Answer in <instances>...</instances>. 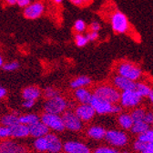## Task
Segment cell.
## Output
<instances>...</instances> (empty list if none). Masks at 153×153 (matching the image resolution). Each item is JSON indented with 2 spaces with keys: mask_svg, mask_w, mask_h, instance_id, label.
<instances>
[{
  "mask_svg": "<svg viewBox=\"0 0 153 153\" xmlns=\"http://www.w3.org/2000/svg\"><path fill=\"white\" fill-rule=\"evenodd\" d=\"M32 3V0H17L16 5L20 8H26Z\"/></svg>",
  "mask_w": 153,
  "mask_h": 153,
  "instance_id": "40",
  "label": "cell"
},
{
  "mask_svg": "<svg viewBox=\"0 0 153 153\" xmlns=\"http://www.w3.org/2000/svg\"><path fill=\"white\" fill-rule=\"evenodd\" d=\"M45 4L41 1L32 2L27 7L23 9V16L25 18L29 20H35L39 18L45 13Z\"/></svg>",
  "mask_w": 153,
  "mask_h": 153,
  "instance_id": "10",
  "label": "cell"
},
{
  "mask_svg": "<svg viewBox=\"0 0 153 153\" xmlns=\"http://www.w3.org/2000/svg\"><path fill=\"white\" fill-rule=\"evenodd\" d=\"M65 153H91V149L88 144L79 140H68L63 145Z\"/></svg>",
  "mask_w": 153,
  "mask_h": 153,
  "instance_id": "12",
  "label": "cell"
},
{
  "mask_svg": "<svg viewBox=\"0 0 153 153\" xmlns=\"http://www.w3.org/2000/svg\"><path fill=\"white\" fill-rule=\"evenodd\" d=\"M143 99L144 98L136 89L126 90L121 92L120 104L123 108L134 109L140 106Z\"/></svg>",
  "mask_w": 153,
  "mask_h": 153,
  "instance_id": "6",
  "label": "cell"
},
{
  "mask_svg": "<svg viewBox=\"0 0 153 153\" xmlns=\"http://www.w3.org/2000/svg\"><path fill=\"white\" fill-rule=\"evenodd\" d=\"M48 143V150L49 153H60L63 150L64 143L61 141L60 138L55 133H48L46 136Z\"/></svg>",
  "mask_w": 153,
  "mask_h": 153,
  "instance_id": "15",
  "label": "cell"
},
{
  "mask_svg": "<svg viewBox=\"0 0 153 153\" xmlns=\"http://www.w3.org/2000/svg\"><path fill=\"white\" fill-rule=\"evenodd\" d=\"M144 121L149 126L153 125V111L149 110L146 112L145 117H144Z\"/></svg>",
  "mask_w": 153,
  "mask_h": 153,
  "instance_id": "39",
  "label": "cell"
},
{
  "mask_svg": "<svg viewBox=\"0 0 153 153\" xmlns=\"http://www.w3.org/2000/svg\"><path fill=\"white\" fill-rule=\"evenodd\" d=\"M38 120H40V118L37 116L36 114H26V115H22V116H19V122L21 124L27 125V126H31L32 124L37 122Z\"/></svg>",
  "mask_w": 153,
  "mask_h": 153,
  "instance_id": "24",
  "label": "cell"
},
{
  "mask_svg": "<svg viewBox=\"0 0 153 153\" xmlns=\"http://www.w3.org/2000/svg\"><path fill=\"white\" fill-rule=\"evenodd\" d=\"M60 153H62V152H60ZM63 153H65V152H63Z\"/></svg>",
  "mask_w": 153,
  "mask_h": 153,
  "instance_id": "50",
  "label": "cell"
},
{
  "mask_svg": "<svg viewBox=\"0 0 153 153\" xmlns=\"http://www.w3.org/2000/svg\"><path fill=\"white\" fill-rule=\"evenodd\" d=\"M75 113L83 122H90L97 115L94 108L90 104H79L74 108Z\"/></svg>",
  "mask_w": 153,
  "mask_h": 153,
  "instance_id": "11",
  "label": "cell"
},
{
  "mask_svg": "<svg viewBox=\"0 0 153 153\" xmlns=\"http://www.w3.org/2000/svg\"><path fill=\"white\" fill-rule=\"evenodd\" d=\"M34 105H35V101H33V100H25L23 102V107L26 108H30Z\"/></svg>",
  "mask_w": 153,
  "mask_h": 153,
  "instance_id": "42",
  "label": "cell"
},
{
  "mask_svg": "<svg viewBox=\"0 0 153 153\" xmlns=\"http://www.w3.org/2000/svg\"><path fill=\"white\" fill-rule=\"evenodd\" d=\"M29 130H30V136L37 139V138L47 136L49 133L50 129L41 120H38L37 122L29 126Z\"/></svg>",
  "mask_w": 153,
  "mask_h": 153,
  "instance_id": "17",
  "label": "cell"
},
{
  "mask_svg": "<svg viewBox=\"0 0 153 153\" xmlns=\"http://www.w3.org/2000/svg\"><path fill=\"white\" fill-rule=\"evenodd\" d=\"M93 95L112 104H119L121 92L112 84H100L94 88Z\"/></svg>",
  "mask_w": 153,
  "mask_h": 153,
  "instance_id": "1",
  "label": "cell"
},
{
  "mask_svg": "<svg viewBox=\"0 0 153 153\" xmlns=\"http://www.w3.org/2000/svg\"><path fill=\"white\" fill-rule=\"evenodd\" d=\"M87 28H88V25L87 23L85 22V20L83 19H76L74 22V25H73V29L76 33H84L87 31Z\"/></svg>",
  "mask_w": 153,
  "mask_h": 153,
  "instance_id": "31",
  "label": "cell"
},
{
  "mask_svg": "<svg viewBox=\"0 0 153 153\" xmlns=\"http://www.w3.org/2000/svg\"><path fill=\"white\" fill-rule=\"evenodd\" d=\"M136 83L135 81H132L128 79H126L122 76H120L118 74L115 75L112 78V85L117 88L120 92L126 91V90H131L136 89Z\"/></svg>",
  "mask_w": 153,
  "mask_h": 153,
  "instance_id": "13",
  "label": "cell"
},
{
  "mask_svg": "<svg viewBox=\"0 0 153 153\" xmlns=\"http://www.w3.org/2000/svg\"><path fill=\"white\" fill-rule=\"evenodd\" d=\"M26 149L14 141L6 140L0 143V153H25Z\"/></svg>",
  "mask_w": 153,
  "mask_h": 153,
  "instance_id": "18",
  "label": "cell"
},
{
  "mask_svg": "<svg viewBox=\"0 0 153 153\" xmlns=\"http://www.w3.org/2000/svg\"><path fill=\"white\" fill-rule=\"evenodd\" d=\"M74 41L78 48H84L89 42L87 37V35H84L82 33H76L74 35Z\"/></svg>",
  "mask_w": 153,
  "mask_h": 153,
  "instance_id": "29",
  "label": "cell"
},
{
  "mask_svg": "<svg viewBox=\"0 0 153 153\" xmlns=\"http://www.w3.org/2000/svg\"><path fill=\"white\" fill-rule=\"evenodd\" d=\"M137 140H140L146 144L153 142V128H149L147 131L138 135Z\"/></svg>",
  "mask_w": 153,
  "mask_h": 153,
  "instance_id": "30",
  "label": "cell"
},
{
  "mask_svg": "<svg viewBox=\"0 0 153 153\" xmlns=\"http://www.w3.org/2000/svg\"><path fill=\"white\" fill-rule=\"evenodd\" d=\"M146 143L139 140L136 139V140L133 142V145H132V148L134 149V151L137 152V153H142V151L144 150V149L146 148Z\"/></svg>",
  "mask_w": 153,
  "mask_h": 153,
  "instance_id": "34",
  "label": "cell"
},
{
  "mask_svg": "<svg viewBox=\"0 0 153 153\" xmlns=\"http://www.w3.org/2000/svg\"><path fill=\"white\" fill-rule=\"evenodd\" d=\"M3 66H4V59L2 56H0V68H3Z\"/></svg>",
  "mask_w": 153,
  "mask_h": 153,
  "instance_id": "48",
  "label": "cell"
},
{
  "mask_svg": "<svg viewBox=\"0 0 153 153\" xmlns=\"http://www.w3.org/2000/svg\"><path fill=\"white\" fill-rule=\"evenodd\" d=\"M1 123L3 126L11 128L14 125L19 123V117L16 116L15 114H9V115H6L1 119Z\"/></svg>",
  "mask_w": 153,
  "mask_h": 153,
  "instance_id": "27",
  "label": "cell"
},
{
  "mask_svg": "<svg viewBox=\"0 0 153 153\" xmlns=\"http://www.w3.org/2000/svg\"><path fill=\"white\" fill-rule=\"evenodd\" d=\"M18 68H19V63L16 60L7 62V63L4 64V66H3V69L6 71H15Z\"/></svg>",
  "mask_w": 153,
  "mask_h": 153,
  "instance_id": "35",
  "label": "cell"
},
{
  "mask_svg": "<svg viewBox=\"0 0 153 153\" xmlns=\"http://www.w3.org/2000/svg\"><path fill=\"white\" fill-rule=\"evenodd\" d=\"M87 37L89 42H95L100 38V33L95 31H89L87 34Z\"/></svg>",
  "mask_w": 153,
  "mask_h": 153,
  "instance_id": "37",
  "label": "cell"
},
{
  "mask_svg": "<svg viewBox=\"0 0 153 153\" xmlns=\"http://www.w3.org/2000/svg\"><path fill=\"white\" fill-rule=\"evenodd\" d=\"M90 105L94 108L96 113L98 115H111V114H117L122 112L123 108L121 105L119 104H112L108 101L101 100L96 96L93 95V98L91 100Z\"/></svg>",
  "mask_w": 153,
  "mask_h": 153,
  "instance_id": "3",
  "label": "cell"
},
{
  "mask_svg": "<svg viewBox=\"0 0 153 153\" xmlns=\"http://www.w3.org/2000/svg\"><path fill=\"white\" fill-rule=\"evenodd\" d=\"M107 129L100 125H91L86 130V135L92 140L101 141L105 140Z\"/></svg>",
  "mask_w": 153,
  "mask_h": 153,
  "instance_id": "14",
  "label": "cell"
},
{
  "mask_svg": "<svg viewBox=\"0 0 153 153\" xmlns=\"http://www.w3.org/2000/svg\"><path fill=\"white\" fill-rule=\"evenodd\" d=\"M147 110L142 108V107H138L136 108H134L131 110L130 115L134 120V122H137V121H142L144 120V117H145V114H146Z\"/></svg>",
  "mask_w": 153,
  "mask_h": 153,
  "instance_id": "28",
  "label": "cell"
},
{
  "mask_svg": "<svg viewBox=\"0 0 153 153\" xmlns=\"http://www.w3.org/2000/svg\"><path fill=\"white\" fill-rule=\"evenodd\" d=\"M45 112L62 115L66 110L69 109V102L62 96H57V97L47 100L44 104Z\"/></svg>",
  "mask_w": 153,
  "mask_h": 153,
  "instance_id": "7",
  "label": "cell"
},
{
  "mask_svg": "<svg viewBox=\"0 0 153 153\" xmlns=\"http://www.w3.org/2000/svg\"><path fill=\"white\" fill-rule=\"evenodd\" d=\"M34 148L39 152H48V143L47 137L37 138L34 141Z\"/></svg>",
  "mask_w": 153,
  "mask_h": 153,
  "instance_id": "26",
  "label": "cell"
},
{
  "mask_svg": "<svg viewBox=\"0 0 153 153\" xmlns=\"http://www.w3.org/2000/svg\"><path fill=\"white\" fill-rule=\"evenodd\" d=\"M91 1V0H83V2H84V5H86V4H88L89 2Z\"/></svg>",
  "mask_w": 153,
  "mask_h": 153,
  "instance_id": "49",
  "label": "cell"
},
{
  "mask_svg": "<svg viewBox=\"0 0 153 153\" xmlns=\"http://www.w3.org/2000/svg\"><path fill=\"white\" fill-rule=\"evenodd\" d=\"M149 128H150V126L148 125L144 120L142 121H137V122H134L130 131L132 134H134V135H140V134H142L143 132L147 131Z\"/></svg>",
  "mask_w": 153,
  "mask_h": 153,
  "instance_id": "23",
  "label": "cell"
},
{
  "mask_svg": "<svg viewBox=\"0 0 153 153\" xmlns=\"http://www.w3.org/2000/svg\"><path fill=\"white\" fill-rule=\"evenodd\" d=\"M149 100L150 101V103H152L153 104V89H152V91H151V93L149 94Z\"/></svg>",
  "mask_w": 153,
  "mask_h": 153,
  "instance_id": "46",
  "label": "cell"
},
{
  "mask_svg": "<svg viewBox=\"0 0 153 153\" xmlns=\"http://www.w3.org/2000/svg\"><path fill=\"white\" fill-rule=\"evenodd\" d=\"M152 89L153 88L149 84H147L145 82L138 81L136 83V90L142 96L143 98H149V96L151 93Z\"/></svg>",
  "mask_w": 153,
  "mask_h": 153,
  "instance_id": "25",
  "label": "cell"
},
{
  "mask_svg": "<svg viewBox=\"0 0 153 153\" xmlns=\"http://www.w3.org/2000/svg\"><path fill=\"white\" fill-rule=\"evenodd\" d=\"M4 1L8 6H15V5H16L17 0H4Z\"/></svg>",
  "mask_w": 153,
  "mask_h": 153,
  "instance_id": "44",
  "label": "cell"
},
{
  "mask_svg": "<svg viewBox=\"0 0 153 153\" xmlns=\"http://www.w3.org/2000/svg\"><path fill=\"white\" fill-rule=\"evenodd\" d=\"M63 1H64V0H52V2H53V3H55V4H56V5L61 4Z\"/></svg>",
  "mask_w": 153,
  "mask_h": 153,
  "instance_id": "47",
  "label": "cell"
},
{
  "mask_svg": "<svg viewBox=\"0 0 153 153\" xmlns=\"http://www.w3.org/2000/svg\"><path fill=\"white\" fill-rule=\"evenodd\" d=\"M11 137L10 128L6 126H0V139H5Z\"/></svg>",
  "mask_w": 153,
  "mask_h": 153,
  "instance_id": "36",
  "label": "cell"
},
{
  "mask_svg": "<svg viewBox=\"0 0 153 153\" xmlns=\"http://www.w3.org/2000/svg\"><path fill=\"white\" fill-rule=\"evenodd\" d=\"M10 133H11V137L13 138L22 139L30 135V130L28 126L21 124L19 122L10 128Z\"/></svg>",
  "mask_w": 153,
  "mask_h": 153,
  "instance_id": "20",
  "label": "cell"
},
{
  "mask_svg": "<svg viewBox=\"0 0 153 153\" xmlns=\"http://www.w3.org/2000/svg\"><path fill=\"white\" fill-rule=\"evenodd\" d=\"M59 95H60L59 90L53 88V87H47L44 89V96H45V98L47 100L57 97V96H59Z\"/></svg>",
  "mask_w": 153,
  "mask_h": 153,
  "instance_id": "33",
  "label": "cell"
},
{
  "mask_svg": "<svg viewBox=\"0 0 153 153\" xmlns=\"http://www.w3.org/2000/svg\"><path fill=\"white\" fill-rule=\"evenodd\" d=\"M62 120L66 129L71 132H80L84 128V122L76 116V114L73 109L66 110L62 115Z\"/></svg>",
  "mask_w": 153,
  "mask_h": 153,
  "instance_id": "8",
  "label": "cell"
},
{
  "mask_svg": "<svg viewBox=\"0 0 153 153\" xmlns=\"http://www.w3.org/2000/svg\"><path fill=\"white\" fill-rule=\"evenodd\" d=\"M106 143L115 149L124 148L128 143V136L125 130L118 128L107 129L105 140Z\"/></svg>",
  "mask_w": 153,
  "mask_h": 153,
  "instance_id": "4",
  "label": "cell"
},
{
  "mask_svg": "<svg viewBox=\"0 0 153 153\" xmlns=\"http://www.w3.org/2000/svg\"><path fill=\"white\" fill-rule=\"evenodd\" d=\"M117 122L118 125L120 126V129L122 130H130L133 124H134V120L131 117V115L129 112H124L122 111L121 113H120L118 115L117 118Z\"/></svg>",
  "mask_w": 153,
  "mask_h": 153,
  "instance_id": "19",
  "label": "cell"
},
{
  "mask_svg": "<svg viewBox=\"0 0 153 153\" xmlns=\"http://www.w3.org/2000/svg\"><path fill=\"white\" fill-rule=\"evenodd\" d=\"M22 96L24 100H33L36 101L41 96V90L38 87L30 86L27 87L22 91Z\"/></svg>",
  "mask_w": 153,
  "mask_h": 153,
  "instance_id": "22",
  "label": "cell"
},
{
  "mask_svg": "<svg viewBox=\"0 0 153 153\" xmlns=\"http://www.w3.org/2000/svg\"><path fill=\"white\" fill-rule=\"evenodd\" d=\"M74 98L79 104H90L93 92L88 88H81L74 90Z\"/></svg>",
  "mask_w": 153,
  "mask_h": 153,
  "instance_id": "16",
  "label": "cell"
},
{
  "mask_svg": "<svg viewBox=\"0 0 153 153\" xmlns=\"http://www.w3.org/2000/svg\"><path fill=\"white\" fill-rule=\"evenodd\" d=\"M92 83V79L88 76H79L76 78L73 79L70 83H69V87L72 89H78V88H88L91 85Z\"/></svg>",
  "mask_w": 153,
  "mask_h": 153,
  "instance_id": "21",
  "label": "cell"
},
{
  "mask_svg": "<svg viewBox=\"0 0 153 153\" xmlns=\"http://www.w3.org/2000/svg\"><path fill=\"white\" fill-rule=\"evenodd\" d=\"M116 72L118 75L122 76L126 79H128L132 81H139L142 78V69L140 67L135 63L130 61H121L117 64Z\"/></svg>",
  "mask_w": 153,
  "mask_h": 153,
  "instance_id": "2",
  "label": "cell"
},
{
  "mask_svg": "<svg viewBox=\"0 0 153 153\" xmlns=\"http://www.w3.org/2000/svg\"><path fill=\"white\" fill-rule=\"evenodd\" d=\"M6 93H7V90H6L3 87L0 86V99L3 98L4 96L6 95Z\"/></svg>",
  "mask_w": 153,
  "mask_h": 153,
  "instance_id": "45",
  "label": "cell"
},
{
  "mask_svg": "<svg viewBox=\"0 0 153 153\" xmlns=\"http://www.w3.org/2000/svg\"><path fill=\"white\" fill-rule=\"evenodd\" d=\"M102 28L101 24L97 21V20H94L90 23L89 25V31H95V32H100Z\"/></svg>",
  "mask_w": 153,
  "mask_h": 153,
  "instance_id": "38",
  "label": "cell"
},
{
  "mask_svg": "<svg viewBox=\"0 0 153 153\" xmlns=\"http://www.w3.org/2000/svg\"><path fill=\"white\" fill-rule=\"evenodd\" d=\"M70 2L74 6H76V7H82V6H84L83 0H70Z\"/></svg>",
  "mask_w": 153,
  "mask_h": 153,
  "instance_id": "43",
  "label": "cell"
},
{
  "mask_svg": "<svg viewBox=\"0 0 153 153\" xmlns=\"http://www.w3.org/2000/svg\"><path fill=\"white\" fill-rule=\"evenodd\" d=\"M142 153H153V142L147 144Z\"/></svg>",
  "mask_w": 153,
  "mask_h": 153,
  "instance_id": "41",
  "label": "cell"
},
{
  "mask_svg": "<svg viewBox=\"0 0 153 153\" xmlns=\"http://www.w3.org/2000/svg\"><path fill=\"white\" fill-rule=\"evenodd\" d=\"M40 120L49 129H51L55 132L61 133V132L65 131V129H66L61 115L45 112L40 117Z\"/></svg>",
  "mask_w": 153,
  "mask_h": 153,
  "instance_id": "9",
  "label": "cell"
},
{
  "mask_svg": "<svg viewBox=\"0 0 153 153\" xmlns=\"http://www.w3.org/2000/svg\"><path fill=\"white\" fill-rule=\"evenodd\" d=\"M110 26L114 33L116 34H126L130 29V24L128 16L121 11H114L109 17Z\"/></svg>",
  "mask_w": 153,
  "mask_h": 153,
  "instance_id": "5",
  "label": "cell"
},
{
  "mask_svg": "<svg viewBox=\"0 0 153 153\" xmlns=\"http://www.w3.org/2000/svg\"><path fill=\"white\" fill-rule=\"evenodd\" d=\"M94 153H120L118 149H115L108 145H102L96 148Z\"/></svg>",
  "mask_w": 153,
  "mask_h": 153,
  "instance_id": "32",
  "label": "cell"
}]
</instances>
